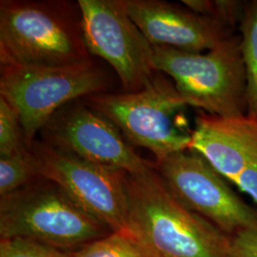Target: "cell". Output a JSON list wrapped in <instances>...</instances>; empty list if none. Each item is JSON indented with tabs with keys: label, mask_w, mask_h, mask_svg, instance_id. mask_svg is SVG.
<instances>
[{
	"label": "cell",
	"mask_w": 257,
	"mask_h": 257,
	"mask_svg": "<svg viewBox=\"0 0 257 257\" xmlns=\"http://www.w3.org/2000/svg\"><path fill=\"white\" fill-rule=\"evenodd\" d=\"M128 231L152 257H237L232 238L186 208L155 168L128 175Z\"/></svg>",
	"instance_id": "cell-1"
},
{
	"label": "cell",
	"mask_w": 257,
	"mask_h": 257,
	"mask_svg": "<svg viewBox=\"0 0 257 257\" xmlns=\"http://www.w3.org/2000/svg\"><path fill=\"white\" fill-rule=\"evenodd\" d=\"M92 58L84 38L78 1H0L1 65L56 67Z\"/></svg>",
	"instance_id": "cell-2"
},
{
	"label": "cell",
	"mask_w": 257,
	"mask_h": 257,
	"mask_svg": "<svg viewBox=\"0 0 257 257\" xmlns=\"http://www.w3.org/2000/svg\"><path fill=\"white\" fill-rule=\"evenodd\" d=\"M153 48L155 70L174 81L188 106L223 117L247 114V78L240 36L232 35L207 53Z\"/></svg>",
	"instance_id": "cell-3"
},
{
	"label": "cell",
	"mask_w": 257,
	"mask_h": 257,
	"mask_svg": "<svg viewBox=\"0 0 257 257\" xmlns=\"http://www.w3.org/2000/svg\"><path fill=\"white\" fill-rule=\"evenodd\" d=\"M113 122L133 146L150 151L156 162L190 149L193 130L184 114L188 105L174 81L156 72L136 92H101L83 98Z\"/></svg>",
	"instance_id": "cell-4"
},
{
	"label": "cell",
	"mask_w": 257,
	"mask_h": 257,
	"mask_svg": "<svg viewBox=\"0 0 257 257\" xmlns=\"http://www.w3.org/2000/svg\"><path fill=\"white\" fill-rule=\"evenodd\" d=\"M106 232L111 231L44 178L0 196L1 239H30L74 251Z\"/></svg>",
	"instance_id": "cell-5"
},
{
	"label": "cell",
	"mask_w": 257,
	"mask_h": 257,
	"mask_svg": "<svg viewBox=\"0 0 257 257\" xmlns=\"http://www.w3.org/2000/svg\"><path fill=\"white\" fill-rule=\"evenodd\" d=\"M112 78L95 59L42 68L0 66V96L19 112L28 148L57 110L70 102L110 92Z\"/></svg>",
	"instance_id": "cell-6"
},
{
	"label": "cell",
	"mask_w": 257,
	"mask_h": 257,
	"mask_svg": "<svg viewBox=\"0 0 257 257\" xmlns=\"http://www.w3.org/2000/svg\"><path fill=\"white\" fill-rule=\"evenodd\" d=\"M31 150L41 178L56 184L111 232L128 231L127 173L61 152L40 140Z\"/></svg>",
	"instance_id": "cell-7"
},
{
	"label": "cell",
	"mask_w": 257,
	"mask_h": 257,
	"mask_svg": "<svg viewBox=\"0 0 257 257\" xmlns=\"http://www.w3.org/2000/svg\"><path fill=\"white\" fill-rule=\"evenodd\" d=\"M155 163L156 172L175 198L227 235L257 230V210L237 195L197 152L189 149Z\"/></svg>",
	"instance_id": "cell-8"
},
{
	"label": "cell",
	"mask_w": 257,
	"mask_h": 257,
	"mask_svg": "<svg viewBox=\"0 0 257 257\" xmlns=\"http://www.w3.org/2000/svg\"><path fill=\"white\" fill-rule=\"evenodd\" d=\"M38 136L50 147L128 175L144 174L156 166L139 156L115 124L83 98L60 108Z\"/></svg>",
	"instance_id": "cell-9"
},
{
	"label": "cell",
	"mask_w": 257,
	"mask_h": 257,
	"mask_svg": "<svg viewBox=\"0 0 257 257\" xmlns=\"http://www.w3.org/2000/svg\"><path fill=\"white\" fill-rule=\"evenodd\" d=\"M83 34L91 55L113 69L123 91L143 90L153 80L154 48L128 17L120 0H78Z\"/></svg>",
	"instance_id": "cell-10"
},
{
	"label": "cell",
	"mask_w": 257,
	"mask_h": 257,
	"mask_svg": "<svg viewBox=\"0 0 257 257\" xmlns=\"http://www.w3.org/2000/svg\"><path fill=\"white\" fill-rule=\"evenodd\" d=\"M152 46L204 53L231 37L233 31L181 4L163 0H120Z\"/></svg>",
	"instance_id": "cell-11"
},
{
	"label": "cell",
	"mask_w": 257,
	"mask_h": 257,
	"mask_svg": "<svg viewBox=\"0 0 257 257\" xmlns=\"http://www.w3.org/2000/svg\"><path fill=\"white\" fill-rule=\"evenodd\" d=\"M190 150L200 154L231 183L257 162V118L244 114L223 117L199 111Z\"/></svg>",
	"instance_id": "cell-12"
},
{
	"label": "cell",
	"mask_w": 257,
	"mask_h": 257,
	"mask_svg": "<svg viewBox=\"0 0 257 257\" xmlns=\"http://www.w3.org/2000/svg\"><path fill=\"white\" fill-rule=\"evenodd\" d=\"M239 28L247 78V114L257 118V0L246 2Z\"/></svg>",
	"instance_id": "cell-13"
},
{
	"label": "cell",
	"mask_w": 257,
	"mask_h": 257,
	"mask_svg": "<svg viewBox=\"0 0 257 257\" xmlns=\"http://www.w3.org/2000/svg\"><path fill=\"white\" fill-rule=\"evenodd\" d=\"M73 257H152L130 231L110 232L76 250Z\"/></svg>",
	"instance_id": "cell-14"
},
{
	"label": "cell",
	"mask_w": 257,
	"mask_h": 257,
	"mask_svg": "<svg viewBox=\"0 0 257 257\" xmlns=\"http://www.w3.org/2000/svg\"><path fill=\"white\" fill-rule=\"evenodd\" d=\"M32 150L0 156V196L14 193L40 179Z\"/></svg>",
	"instance_id": "cell-15"
},
{
	"label": "cell",
	"mask_w": 257,
	"mask_h": 257,
	"mask_svg": "<svg viewBox=\"0 0 257 257\" xmlns=\"http://www.w3.org/2000/svg\"><path fill=\"white\" fill-rule=\"evenodd\" d=\"M28 150L18 110L0 96V156H13Z\"/></svg>",
	"instance_id": "cell-16"
},
{
	"label": "cell",
	"mask_w": 257,
	"mask_h": 257,
	"mask_svg": "<svg viewBox=\"0 0 257 257\" xmlns=\"http://www.w3.org/2000/svg\"><path fill=\"white\" fill-rule=\"evenodd\" d=\"M181 3L194 13L214 19L232 31L240 26L246 2L239 0H183Z\"/></svg>",
	"instance_id": "cell-17"
},
{
	"label": "cell",
	"mask_w": 257,
	"mask_h": 257,
	"mask_svg": "<svg viewBox=\"0 0 257 257\" xmlns=\"http://www.w3.org/2000/svg\"><path fill=\"white\" fill-rule=\"evenodd\" d=\"M0 257H73V251L24 238L1 239Z\"/></svg>",
	"instance_id": "cell-18"
},
{
	"label": "cell",
	"mask_w": 257,
	"mask_h": 257,
	"mask_svg": "<svg viewBox=\"0 0 257 257\" xmlns=\"http://www.w3.org/2000/svg\"><path fill=\"white\" fill-rule=\"evenodd\" d=\"M231 238L237 257H257V230H242Z\"/></svg>",
	"instance_id": "cell-19"
},
{
	"label": "cell",
	"mask_w": 257,
	"mask_h": 257,
	"mask_svg": "<svg viewBox=\"0 0 257 257\" xmlns=\"http://www.w3.org/2000/svg\"><path fill=\"white\" fill-rule=\"evenodd\" d=\"M233 184L236 185L243 193H248L257 204V162L244 170Z\"/></svg>",
	"instance_id": "cell-20"
}]
</instances>
